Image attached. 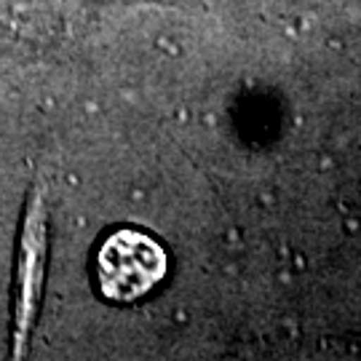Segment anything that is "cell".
I'll return each mask as SVG.
<instances>
[{"label": "cell", "instance_id": "obj_1", "mask_svg": "<svg viewBox=\"0 0 361 361\" xmlns=\"http://www.w3.org/2000/svg\"><path fill=\"white\" fill-rule=\"evenodd\" d=\"M166 273L164 249L142 233L121 231L110 235L97 255V281L113 300L147 295Z\"/></svg>", "mask_w": 361, "mask_h": 361}, {"label": "cell", "instance_id": "obj_2", "mask_svg": "<svg viewBox=\"0 0 361 361\" xmlns=\"http://www.w3.org/2000/svg\"><path fill=\"white\" fill-rule=\"evenodd\" d=\"M46 228H43V207L32 204V212L25 225V244H22V276H19V332L25 335L32 324L40 297L43 279V257H46Z\"/></svg>", "mask_w": 361, "mask_h": 361}]
</instances>
